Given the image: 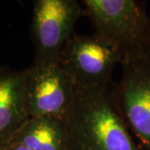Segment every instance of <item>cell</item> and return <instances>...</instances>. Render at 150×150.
<instances>
[{"instance_id":"obj_8","label":"cell","mask_w":150,"mask_h":150,"mask_svg":"<svg viewBox=\"0 0 150 150\" xmlns=\"http://www.w3.org/2000/svg\"><path fill=\"white\" fill-rule=\"evenodd\" d=\"M25 70L0 72V146L26 123Z\"/></svg>"},{"instance_id":"obj_6","label":"cell","mask_w":150,"mask_h":150,"mask_svg":"<svg viewBox=\"0 0 150 150\" xmlns=\"http://www.w3.org/2000/svg\"><path fill=\"white\" fill-rule=\"evenodd\" d=\"M76 0H36L33 2L31 34L35 62H58L74 26L83 13Z\"/></svg>"},{"instance_id":"obj_7","label":"cell","mask_w":150,"mask_h":150,"mask_svg":"<svg viewBox=\"0 0 150 150\" xmlns=\"http://www.w3.org/2000/svg\"><path fill=\"white\" fill-rule=\"evenodd\" d=\"M0 150H69L64 121L48 118H29Z\"/></svg>"},{"instance_id":"obj_3","label":"cell","mask_w":150,"mask_h":150,"mask_svg":"<svg viewBox=\"0 0 150 150\" xmlns=\"http://www.w3.org/2000/svg\"><path fill=\"white\" fill-rule=\"evenodd\" d=\"M77 87L59 62H35L25 69L24 101L29 118L66 122Z\"/></svg>"},{"instance_id":"obj_1","label":"cell","mask_w":150,"mask_h":150,"mask_svg":"<svg viewBox=\"0 0 150 150\" xmlns=\"http://www.w3.org/2000/svg\"><path fill=\"white\" fill-rule=\"evenodd\" d=\"M65 123L69 150H140L119 112L111 85L77 88Z\"/></svg>"},{"instance_id":"obj_2","label":"cell","mask_w":150,"mask_h":150,"mask_svg":"<svg viewBox=\"0 0 150 150\" xmlns=\"http://www.w3.org/2000/svg\"><path fill=\"white\" fill-rule=\"evenodd\" d=\"M94 33L120 50L122 57L150 48V17L144 1L83 0Z\"/></svg>"},{"instance_id":"obj_5","label":"cell","mask_w":150,"mask_h":150,"mask_svg":"<svg viewBox=\"0 0 150 150\" xmlns=\"http://www.w3.org/2000/svg\"><path fill=\"white\" fill-rule=\"evenodd\" d=\"M122 54L114 44L93 33H74L63 48L59 62L72 77L77 88L111 85V77Z\"/></svg>"},{"instance_id":"obj_4","label":"cell","mask_w":150,"mask_h":150,"mask_svg":"<svg viewBox=\"0 0 150 150\" xmlns=\"http://www.w3.org/2000/svg\"><path fill=\"white\" fill-rule=\"evenodd\" d=\"M122 77L111 85L119 112L146 150H150V48L121 59Z\"/></svg>"}]
</instances>
